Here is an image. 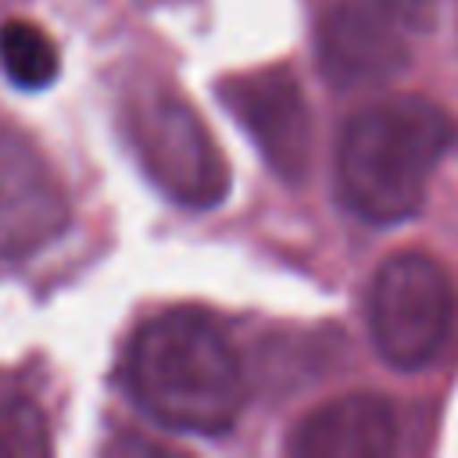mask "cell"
<instances>
[{
  "mask_svg": "<svg viewBox=\"0 0 458 458\" xmlns=\"http://www.w3.org/2000/svg\"><path fill=\"white\" fill-rule=\"evenodd\" d=\"M122 386L157 426L190 437H225L247 401L240 354L200 308L147 318L122 354Z\"/></svg>",
  "mask_w": 458,
  "mask_h": 458,
  "instance_id": "cell-1",
  "label": "cell"
},
{
  "mask_svg": "<svg viewBox=\"0 0 458 458\" xmlns=\"http://www.w3.org/2000/svg\"><path fill=\"white\" fill-rule=\"evenodd\" d=\"M454 136V118L415 93L361 107L336 140L333 182L340 204L369 225H394L419 215Z\"/></svg>",
  "mask_w": 458,
  "mask_h": 458,
  "instance_id": "cell-2",
  "label": "cell"
},
{
  "mask_svg": "<svg viewBox=\"0 0 458 458\" xmlns=\"http://www.w3.org/2000/svg\"><path fill=\"white\" fill-rule=\"evenodd\" d=\"M125 136L147 179L175 204L208 211L229 193V165L204 118L165 86H143L125 104Z\"/></svg>",
  "mask_w": 458,
  "mask_h": 458,
  "instance_id": "cell-3",
  "label": "cell"
},
{
  "mask_svg": "<svg viewBox=\"0 0 458 458\" xmlns=\"http://www.w3.org/2000/svg\"><path fill=\"white\" fill-rule=\"evenodd\" d=\"M433 21V0H322L315 61L329 86H383L408 72L415 39Z\"/></svg>",
  "mask_w": 458,
  "mask_h": 458,
  "instance_id": "cell-4",
  "label": "cell"
},
{
  "mask_svg": "<svg viewBox=\"0 0 458 458\" xmlns=\"http://www.w3.org/2000/svg\"><path fill=\"white\" fill-rule=\"evenodd\" d=\"M365 318L376 354L397 372H419L437 361L447 344L454 283L447 268L422 250L390 254L369 283Z\"/></svg>",
  "mask_w": 458,
  "mask_h": 458,
  "instance_id": "cell-5",
  "label": "cell"
},
{
  "mask_svg": "<svg viewBox=\"0 0 458 458\" xmlns=\"http://www.w3.org/2000/svg\"><path fill=\"white\" fill-rule=\"evenodd\" d=\"M222 107L254 140L265 165L290 186L311 172V111L290 64H265L218 82Z\"/></svg>",
  "mask_w": 458,
  "mask_h": 458,
  "instance_id": "cell-6",
  "label": "cell"
},
{
  "mask_svg": "<svg viewBox=\"0 0 458 458\" xmlns=\"http://www.w3.org/2000/svg\"><path fill=\"white\" fill-rule=\"evenodd\" d=\"M72 218L64 182L43 150L0 125V261H21L54 243Z\"/></svg>",
  "mask_w": 458,
  "mask_h": 458,
  "instance_id": "cell-7",
  "label": "cell"
},
{
  "mask_svg": "<svg viewBox=\"0 0 458 458\" xmlns=\"http://www.w3.org/2000/svg\"><path fill=\"white\" fill-rule=\"evenodd\" d=\"M397 411L379 394H344L308 411L286 451L297 458H386L397 451Z\"/></svg>",
  "mask_w": 458,
  "mask_h": 458,
  "instance_id": "cell-8",
  "label": "cell"
},
{
  "mask_svg": "<svg viewBox=\"0 0 458 458\" xmlns=\"http://www.w3.org/2000/svg\"><path fill=\"white\" fill-rule=\"evenodd\" d=\"M0 72L18 89H47L61 72L54 39L29 18H7L0 25Z\"/></svg>",
  "mask_w": 458,
  "mask_h": 458,
  "instance_id": "cell-9",
  "label": "cell"
},
{
  "mask_svg": "<svg viewBox=\"0 0 458 458\" xmlns=\"http://www.w3.org/2000/svg\"><path fill=\"white\" fill-rule=\"evenodd\" d=\"M0 454L36 458L50 454V429L47 415L29 397H4L0 401Z\"/></svg>",
  "mask_w": 458,
  "mask_h": 458,
  "instance_id": "cell-10",
  "label": "cell"
}]
</instances>
